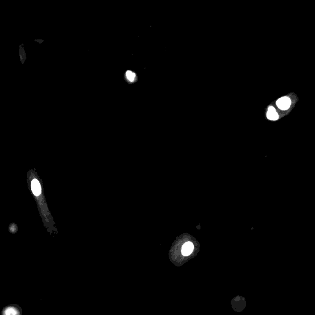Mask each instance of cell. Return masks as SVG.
I'll return each instance as SVG.
<instances>
[{
  "mask_svg": "<svg viewBox=\"0 0 315 315\" xmlns=\"http://www.w3.org/2000/svg\"><path fill=\"white\" fill-rule=\"evenodd\" d=\"M31 187L33 193L38 196L41 194V187L40 182L37 179H33L31 183Z\"/></svg>",
  "mask_w": 315,
  "mask_h": 315,
  "instance_id": "7a4b0ae2",
  "label": "cell"
},
{
  "mask_svg": "<svg viewBox=\"0 0 315 315\" xmlns=\"http://www.w3.org/2000/svg\"><path fill=\"white\" fill-rule=\"evenodd\" d=\"M276 105L281 110H288L291 105V100L288 97H283L277 100Z\"/></svg>",
  "mask_w": 315,
  "mask_h": 315,
  "instance_id": "6da1fadb",
  "label": "cell"
},
{
  "mask_svg": "<svg viewBox=\"0 0 315 315\" xmlns=\"http://www.w3.org/2000/svg\"><path fill=\"white\" fill-rule=\"evenodd\" d=\"M125 78H126V80L128 82H131V83L135 82V81L136 80V75L134 73H133L132 71H127L125 74Z\"/></svg>",
  "mask_w": 315,
  "mask_h": 315,
  "instance_id": "5b68a950",
  "label": "cell"
},
{
  "mask_svg": "<svg viewBox=\"0 0 315 315\" xmlns=\"http://www.w3.org/2000/svg\"><path fill=\"white\" fill-rule=\"evenodd\" d=\"M193 245L191 242L185 243L182 248V254L184 256H188L192 254L193 250Z\"/></svg>",
  "mask_w": 315,
  "mask_h": 315,
  "instance_id": "3957f363",
  "label": "cell"
},
{
  "mask_svg": "<svg viewBox=\"0 0 315 315\" xmlns=\"http://www.w3.org/2000/svg\"><path fill=\"white\" fill-rule=\"evenodd\" d=\"M267 117L268 119L270 120H276L279 118L278 114L276 113V110L273 107H270L268 108V111L267 113Z\"/></svg>",
  "mask_w": 315,
  "mask_h": 315,
  "instance_id": "277c9868",
  "label": "cell"
}]
</instances>
